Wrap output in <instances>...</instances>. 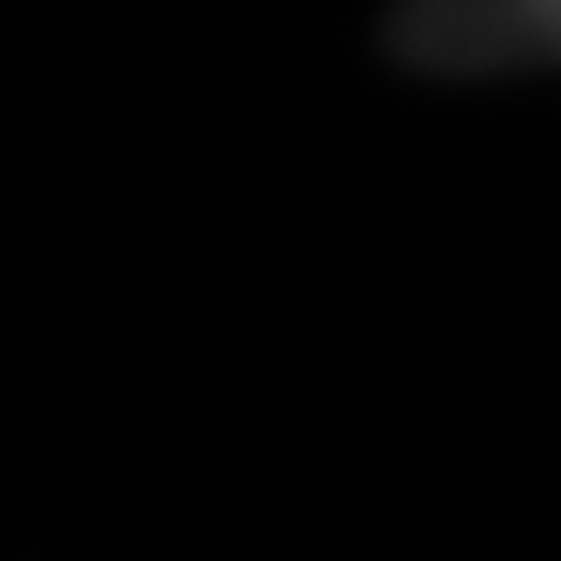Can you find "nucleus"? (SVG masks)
<instances>
[{"label": "nucleus", "mask_w": 561, "mask_h": 561, "mask_svg": "<svg viewBox=\"0 0 561 561\" xmlns=\"http://www.w3.org/2000/svg\"><path fill=\"white\" fill-rule=\"evenodd\" d=\"M389 55L434 79H488L542 65L523 0H394Z\"/></svg>", "instance_id": "nucleus-1"}, {"label": "nucleus", "mask_w": 561, "mask_h": 561, "mask_svg": "<svg viewBox=\"0 0 561 561\" xmlns=\"http://www.w3.org/2000/svg\"><path fill=\"white\" fill-rule=\"evenodd\" d=\"M527 30L542 65H561V0H523Z\"/></svg>", "instance_id": "nucleus-2"}]
</instances>
